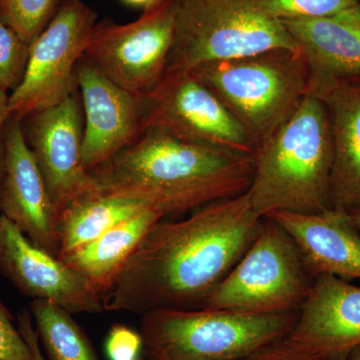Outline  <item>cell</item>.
Returning <instances> with one entry per match:
<instances>
[{
    "instance_id": "obj_25",
    "label": "cell",
    "mask_w": 360,
    "mask_h": 360,
    "mask_svg": "<svg viewBox=\"0 0 360 360\" xmlns=\"http://www.w3.org/2000/svg\"><path fill=\"white\" fill-rule=\"evenodd\" d=\"M0 360H33L32 352L13 317L0 300Z\"/></svg>"
},
{
    "instance_id": "obj_4",
    "label": "cell",
    "mask_w": 360,
    "mask_h": 360,
    "mask_svg": "<svg viewBox=\"0 0 360 360\" xmlns=\"http://www.w3.org/2000/svg\"><path fill=\"white\" fill-rule=\"evenodd\" d=\"M167 73L271 49L300 51L269 0H174ZM165 73V75H167Z\"/></svg>"
},
{
    "instance_id": "obj_3",
    "label": "cell",
    "mask_w": 360,
    "mask_h": 360,
    "mask_svg": "<svg viewBox=\"0 0 360 360\" xmlns=\"http://www.w3.org/2000/svg\"><path fill=\"white\" fill-rule=\"evenodd\" d=\"M253 158L248 193L259 217L331 208L333 137L328 110L319 97H303L290 117L258 144Z\"/></svg>"
},
{
    "instance_id": "obj_23",
    "label": "cell",
    "mask_w": 360,
    "mask_h": 360,
    "mask_svg": "<svg viewBox=\"0 0 360 360\" xmlns=\"http://www.w3.org/2000/svg\"><path fill=\"white\" fill-rule=\"evenodd\" d=\"M30 46L0 20V89L8 94L25 75Z\"/></svg>"
},
{
    "instance_id": "obj_22",
    "label": "cell",
    "mask_w": 360,
    "mask_h": 360,
    "mask_svg": "<svg viewBox=\"0 0 360 360\" xmlns=\"http://www.w3.org/2000/svg\"><path fill=\"white\" fill-rule=\"evenodd\" d=\"M63 0H0V20L26 44L51 22Z\"/></svg>"
},
{
    "instance_id": "obj_28",
    "label": "cell",
    "mask_w": 360,
    "mask_h": 360,
    "mask_svg": "<svg viewBox=\"0 0 360 360\" xmlns=\"http://www.w3.org/2000/svg\"><path fill=\"white\" fill-rule=\"evenodd\" d=\"M18 326L21 335L25 338V342L27 343L32 352L33 360H47L44 352H42L41 347L39 336L35 331L34 326H33L32 316L30 311L23 310L18 317Z\"/></svg>"
},
{
    "instance_id": "obj_11",
    "label": "cell",
    "mask_w": 360,
    "mask_h": 360,
    "mask_svg": "<svg viewBox=\"0 0 360 360\" xmlns=\"http://www.w3.org/2000/svg\"><path fill=\"white\" fill-rule=\"evenodd\" d=\"M84 118L75 94L22 120L26 141L37 160L58 217L84 196L101 193L84 167Z\"/></svg>"
},
{
    "instance_id": "obj_14",
    "label": "cell",
    "mask_w": 360,
    "mask_h": 360,
    "mask_svg": "<svg viewBox=\"0 0 360 360\" xmlns=\"http://www.w3.org/2000/svg\"><path fill=\"white\" fill-rule=\"evenodd\" d=\"M0 214L30 240L58 257V213L37 160L26 141L22 120L11 116L4 131Z\"/></svg>"
},
{
    "instance_id": "obj_15",
    "label": "cell",
    "mask_w": 360,
    "mask_h": 360,
    "mask_svg": "<svg viewBox=\"0 0 360 360\" xmlns=\"http://www.w3.org/2000/svg\"><path fill=\"white\" fill-rule=\"evenodd\" d=\"M283 21L307 63V94L360 84V4L326 18Z\"/></svg>"
},
{
    "instance_id": "obj_18",
    "label": "cell",
    "mask_w": 360,
    "mask_h": 360,
    "mask_svg": "<svg viewBox=\"0 0 360 360\" xmlns=\"http://www.w3.org/2000/svg\"><path fill=\"white\" fill-rule=\"evenodd\" d=\"M316 97L330 120L331 208L348 212L360 206V84L338 85Z\"/></svg>"
},
{
    "instance_id": "obj_29",
    "label": "cell",
    "mask_w": 360,
    "mask_h": 360,
    "mask_svg": "<svg viewBox=\"0 0 360 360\" xmlns=\"http://www.w3.org/2000/svg\"><path fill=\"white\" fill-rule=\"evenodd\" d=\"M9 94L0 89V186L4 177V131L6 123L11 117L8 110Z\"/></svg>"
},
{
    "instance_id": "obj_10",
    "label": "cell",
    "mask_w": 360,
    "mask_h": 360,
    "mask_svg": "<svg viewBox=\"0 0 360 360\" xmlns=\"http://www.w3.org/2000/svg\"><path fill=\"white\" fill-rule=\"evenodd\" d=\"M142 103V134L158 132L243 155L257 150L245 127L193 72L167 73Z\"/></svg>"
},
{
    "instance_id": "obj_31",
    "label": "cell",
    "mask_w": 360,
    "mask_h": 360,
    "mask_svg": "<svg viewBox=\"0 0 360 360\" xmlns=\"http://www.w3.org/2000/svg\"><path fill=\"white\" fill-rule=\"evenodd\" d=\"M348 214H349L350 220H352V224H354V226L360 231V206L359 207L354 208V210L348 212Z\"/></svg>"
},
{
    "instance_id": "obj_6",
    "label": "cell",
    "mask_w": 360,
    "mask_h": 360,
    "mask_svg": "<svg viewBox=\"0 0 360 360\" xmlns=\"http://www.w3.org/2000/svg\"><path fill=\"white\" fill-rule=\"evenodd\" d=\"M300 311L160 309L141 316L148 360H238L290 335Z\"/></svg>"
},
{
    "instance_id": "obj_30",
    "label": "cell",
    "mask_w": 360,
    "mask_h": 360,
    "mask_svg": "<svg viewBox=\"0 0 360 360\" xmlns=\"http://www.w3.org/2000/svg\"><path fill=\"white\" fill-rule=\"evenodd\" d=\"M127 6L135 7V8H141L143 11L149 7L155 6L160 0H120Z\"/></svg>"
},
{
    "instance_id": "obj_12",
    "label": "cell",
    "mask_w": 360,
    "mask_h": 360,
    "mask_svg": "<svg viewBox=\"0 0 360 360\" xmlns=\"http://www.w3.org/2000/svg\"><path fill=\"white\" fill-rule=\"evenodd\" d=\"M0 270L23 295L71 314L105 311L103 297L63 260L39 248L0 214Z\"/></svg>"
},
{
    "instance_id": "obj_24",
    "label": "cell",
    "mask_w": 360,
    "mask_h": 360,
    "mask_svg": "<svg viewBox=\"0 0 360 360\" xmlns=\"http://www.w3.org/2000/svg\"><path fill=\"white\" fill-rule=\"evenodd\" d=\"M281 20L326 18L359 6L360 0H269Z\"/></svg>"
},
{
    "instance_id": "obj_9",
    "label": "cell",
    "mask_w": 360,
    "mask_h": 360,
    "mask_svg": "<svg viewBox=\"0 0 360 360\" xmlns=\"http://www.w3.org/2000/svg\"><path fill=\"white\" fill-rule=\"evenodd\" d=\"M174 37V0H160L132 22L96 23L84 56L115 84L144 98L167 73Z\"/></svg>"
},
{
    "instance_id": "obj_5",
    "label": "cell",
    "mask_w": 360,
    "mask_h": 360,
    "mask_svg": "<svg viewBox=\"0 0 360 360\" xmlns=\"http://www.w3.org/2000/svg\"><path fill=\"white\" fill-rule=\"evenodd\" d=\"M245 127L257 148L309 92V70L300 51L271 49L212 61L191 70Z\"/></svg>"
},
{
    "instance_id": "obj_20",
    "label": "cell",
    "mask_w": 360,
    "mask_h": 360,
    "mask_svg": "<svg viewBox=\"0 0 360 360\" xmlns=\"http://www.w3.org/2000/svg\"><path fill=\"white\" fill-rule=\"evenodd\" d=\"M146 207L149 206L141 201L101 191L75 200L58 217V257L91 243Z\"/></svg>"
},
{
    "instance_id": "obj_33",
    "label": "cell",
    "mask_w": 360,
    "mask_h": 360,
    "mask_svg": "<svg viewBox=\"0 0 360 360\" xmlns=\"http://www.w3.org/2000/svg\"><path fill=\"white\" fill-rule=\"evenodd\" d=\"M134 360H141V359H134Z\"/></svg>"
},
{
    "instance_id": "obj_7",
    "label": "cell",
    "mask_w": 360,
    "mask_h": 360,
    "mask_svg": "<svg viewBox=\"0 0 360 360\" xmlns=\"http://www.w3.org/2000/svg\"><path fill=\"white\" fill-rule=\"evenodd\" d=\"M315 279L295 241L265 217L250 248L201 309L255 314L300 311Z\"/></svg>"
},
{
    "instance_id": "obj_1",
    "label": "cell",
    "mask_w": 360,
    "mask_h": 360,
    "mask_svg": "<svg viewBox=\"0 0 360 360\" xmlns=\"http://www.w3.org/2000/svg\"><path fill=\"white\" fill-rule=\"evenodd\" d=\"M262 219L245 193L184 219L160 220L103 295L104 310L142 316L153 310L201 309L250 248Z\"/></svg>"
},
{
    "instance_id": "obj_19",
    "label": "cell",
    "mask_w": 360,
    "mask_h": 360,
    "mask_svg": "<svg viewBox=\"0 0 360 360\" xmlns=\"http://www.w3.org/2000/svg\"><path fill=\"white\" fill-rule=\"evenodd\" d=\"M165 219L158 210L141 212L111 227L78 250L59 257L99 295L108 292L153 225Z\"/></svg>"
},
{
    "instance_id": "obj_21",
    "label": "cell",
    "mask_w": 360,
    "mask_h": 360,
    "mask_svg": "<svg viewBox=\"0 0 360 360\" xmlns=\"http://www.w3.org/2000/svg\"><path fill=\"white\" fill-rule=\"evenodd\" d=\"M30 314L47 360H99L89 336L68 310L33 300Z\"/></svg>"
},
{
    "instance_id": "obj_17",
    "label": "cell",
    "mask_w": 360,
    "mask_h": 360,
    "mask_svg": "<svg viewBox=\"0 0 360 360\" xmlns=\"http://www.w3.org/2000/svg\"><path fill=\"white\" fill-rule=\"evenodd\" d=\"M267 217L290 234L315 277L360 278V231L348 212L335 208L314 214L278 210Z\"/></svg>"
},
{
    "instance_id": "obj_16",
    "label": "cell",
    "mask_w": 360,
    "mask_h": 360,
    "mask_svg": "<svg viewBox=\"0 0 360 360\" xmlns=\"http://www.w3.org/2000/svg\"><path fill=\"white\" fill-rule=\"evenodd\" d=\"M286 340L314 354L345 360L360 345V288L319 276Z\"/></svg>"
},
{
    "instance_id": "obj_32",
    "label": "cell",
    "mask_w": 360,
    "mask_h": 360,
    "mask_svg": "<svg viewBox=\"0 0 360 360\" xmlns=\"http://www.w3.org/2000/svg\"><path fill=\"white\" fill-rule=\"evenodd\" d=\"M345 360H360V345L354 348L352 352L348 354Z\"/></svg>"
},
{
    "instance_id": "obj_13",
    "label": "cell",
    "mask_w": 360,
    "mask_h": 360,
    "mask_svg": "<svg viewBox=\"0 0 360 360\" xmlns=\"http://www.w3.org/2000/svg\"><path fill=\"white\" fill-rule=\"evenodd\" d=\"M77 84L85 116L82 156L91 172L141 136L143 98L115 84L86 56L78 63Z\"/></svg>"
},
{
    "instance_id": "obj_27",
    "label": "cell",
    "mask_w": 360,
    "mask_h": 360,
    "mask_svg": "<svg viewBox=\"0 0 360 360\" xmlns=\"http://www.w3.org/2000/svg\"><path fill=\"white\" fill-rule=\"evenodd\" d=\"M238 360H336L309 352L283 338Z\"/></svg>"
},
{
    "instance_id": "obj_8",
    "label": "cell",
    "mask_w": 360,
    "mask_h": 360,
    "mask_svg": "<svg viewBox=\"0 0 360 360\" xmlns=\"http://www.w3.org/2000/svg\"><path fill=\"white\" fill-rule=\"evenodd\" d=\"M84 0H63L51 22L30 46L20 84L9 94L11 116L21 120L58 105L75 94L77 68L96 25Z\"/></svg>"
},
{
    "instance_id": "obj_26",
    "label": "cell",
    "mask_w": 360,
    "mask_h": 360,
    "mask_svg": "<svg viewBox=\"0 0 360 360\" xmlns=\"http://www.w3.org/2000/svg\"><path fill=\"white\" fill-rule=\"evenodd\" d=\"M143 347L141 333L116 323L111 326L105 340V352L110 360H134Z\"/></svg>"
},
{
    "instance_id": "obj_2",
    "label": "cell",
    "mask_w": 360,
    "mask_h": 360,
    "mask_svg": "<svg viewBox=\"0 0 360 360\" xmlns=\"http://www.w3.org/2000/svg\"><path fill=\"white\" fill-rule=\"evenodd\" d=\"M91 174L101 193L141 201L165 217L248 193L255 158L146 131Z\"/></svg>"
}]
</instances>
